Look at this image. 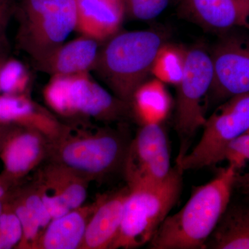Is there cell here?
Instances as JSON below:
<instances>
[{
  "label": "cell",
  "mask_w": 249,
  "mask_h": 249,
  "mask_svg": "<svg viewBox=\"0 0 249 249\" xmlns=\"http://www.w3.org/2000/svg\"><path fill=\"white\" fill-rule=\"evenodd\" d=\"M238 170L229 164L211 181L193 188L184 206L168 215L149 243L151 249H205L230 204Z\"/></svg>",
  "instance_id": "6da1fadb"
},
{
  "label": "cell",
  "mask_w": 249,
  "mask_h": 249,
  "mask_svg": "<svg viewBox=\"0 0 249 249\" xmlns=\"http://www.w3.org/2000/svg\"><path fill=\"white\" fill-rule=\"evenodd\" d=\"M79 124H67L63 133L50 142L47 160L89 181L123 172L132 139L127 127Z\"/></svg>",
  "instance_id": "7a4b0ae2"
},
{
  "label": "cell",
  "mask_w": 249,
  "mask_h": 249,
  "mask_svg": "<svg viewBox=\"0 0 249 249\" xmlns=\"http://www.w3.org/2000/svg\"><path fill=\"white\" fill-rule=\"evenodd\" d=\"M165 44L160 31H119L102 42L92 71L114 96L131 106L134 92L151 74Z\"/></svg>",
  "instance_id": "3957f363"
},
{
  "label": "cell",
  "mask_w": 249,
  "mask_h": 249,
  "mask_svg": "<svg viewBox=\"0 0 249 249\" xmlns=\"http://www.w3.org/2000/svg\"><path fill=\"white\" fill-rule=\"evenodd\" d=\"M183 173L175 164L160 182L128 186L120 229L109 249L139 248L150 243L179 199Z\"/></svg>",
  "instance_id": "277c9868"
},
{
  "label": "cell",
  "mask_w": 249,
  "mask_h": 249,
  "mask_svg": "<svg viewBox=\"0 0 249 249\" xmlns=\"http://www.w3.org/2000/svg\"><path fill=\"white\" fill-rule=\"evenodd\" d=\"M90 73L51 76L43 97L54 113L70 124L123 122L133 116L132 108L99 85Z\"/></svg>",
  "instance_id": "5b68a950"
},
{
  "label": "cell",
  "mask_w": 249,
  "mask_h": 249,
  "mask_svg": "<svg viewBox=\"0 0 249 249\" xmlns=\"http://www.w3.org/2000/svg\"><path fill=\"white\" fill-rule=\"evenodd\" d=\"M18 47L33 63L43 60L76 30V0H18Z\"/></svg>",
  "instance_id": "8992f818"
},
{
  "label": "cell",
  "mask_w": 249,
  "mask_h": 249,
  "mask_svg": "<svg viewBox=\"0 0 249 249\" xmlns=\"http://www.w3.org/2000/svg\"><path fill=\"white\" fill-rule=\"evenodd\" d=\"M213 81V65L210 54L203 47L186 49V66L177 85L175 128L179 142L176 161L189 151L193 137L203 127L205 101Z\"/></svg>",
  "instance_id": "52a82bcc"
},
{
  "label": "cell",
  "mask_w": 249,
  "mask_h": 249,
  "mask_svg": "<svg viewBox=\"0 0 249 249\" xmlns=\"http://www.w3.org/2000/svg\"><path fill=\"white\" fill-rule=\"evenodd\" d=\"M248 132L249 92L229 98L206 119L200 140L176 164L183 172L217 164L229 144Z\"/></svg>",
  "instance_id": "ba28073f"
},
{
  "label": "cell",
  "mask_w": 249,
  "mask_h": 249,
  "mask_svg": "<svg viewBox=\"0 0 249 249\" xmlns=\"http://www.w3.org/2000/svg\"><path fill=\"white\" fill-rule=\"evenodd\" d=\"M169 139L162 124H142L130 144L124 167L127 186L160 182L171 170Z\"/></svg>",
  "instance_id": "9c48e42d"
},
{
  "label": "cell",
  "mask_w": 249,
  "mask_h": 249,
  "mask_svg": "<svg viewBox=\"0 0 249 249\" xmlns=\"http://www.w3.org/2000/svg\"><path fill=\"white\" fill-rule=\"evenodd\" d=\"M213 81L206 103H219L249 92V45L236 38L224 37L210 53Z\"/></svg>",
  "instance_id": "30bf717a"
},
{
  "label": "cell",
  "mask_w": 249,
  "mask_h": 249,
  "mask_svg": "<svg viewBox=\"0 0 249 249\" xmlns=\"http://www.w3.org/2000/svg\"><path fill=\"white\" fill-rule=\"evenodd\" d=\"M49 140L33 129L18 127L5 142L0 158L3 163L1 175L16 185L48 159Z\"/></svg>",
  "instance_id": "8fae6325"
},
{
  "label": "cell",
  "mask_w": 249,
  "mask_h": 249,
  "mask_svg": "<svg viewBox=\"0 0 249 249\" xmlns=\"http://www.w3.org/2000/svg\"><path fill=\"white\" fill-rule=\"evenodd\" d=\"M0 123L37 131L50 142L58 139L67 127L27 94L0 95Z\"/></svg>",
  "instance_id": "7c38bea8"
},
{
  "label": "cell",
  "mask_w": 249,
  "mask_h": 249,
  "mask_svg": "<svg viewBox=\"0 0 249 249\" xmlns=\"http://www.w3.org/2000/svg\"><path fill=\"white\" fill-rule=\"evenodd\" d=\"M128 186L98 196L80 249H109L122 222Z\"/></svg>",
  "instance_id": "4fadbf2b"
},
{
  "label": "cell",
  "mask_w": 249,
  "mask_h": 249,
  "mask_svg": "<svg viewBox=\"0 0 249 249\" xmlns=\"http://www.w3.org/2000/svg\"><path fill=\"white\" fill-rule=\"evenodd\" d=\"M184 17L205 29L223 32L235 27H247V0H179Z\"/></svg>",
  "instance_id": "5bb4252c"
},
{
  "label": "cell",
  "mask_w": 249,
  "mask_h": 249,
  "mask_svg": "<svg viewBox=\"0 0 249 249\" xmlns=\"http://www.w3.org/2000/svg\"><path fill=\"white\" fill-rule=\"evenodd\" d=\"M102 42L81 35L65 42L47 58L34 62L37 71L51 76L90 73L96 65Z\"/></svg>",
  "instance_id": "9a60e30c"
},
{
  "label": "cell",
  "mask_w": 249,
  "mask_h": 249,
  "mask_svg": "<svg viewBox=\"0 0 249 249\" xmlns=\"http://www.w3.org/2000/svg\"><path fill=\"white\" fill-rule=\"evenodd\" d=\"M76 31L103 42L119 32L125 18L123 0H76Z\"/></svg>",
  "instance_id": "2e32d148"
},
{
  "label": "cell",
  "mask_w": 249,
  "mask_h": 249,
  "mask_svg": "<svg viewBox=\"0 0 249 249\" xmlns=\"http://www.w3.org/2000/svg\"><path fill=\"white\" fill-rule=\"evenodd\" d=\"M96 206L95 201L52 219L37 239L34 249H80Z\"/></svg>",
  "instance_id": "e0dca14e"
},
{
  "label": "cell",
  "mask_w": 249,
  "mask_h": 249,
  "mask_svg": "<svg viewBox=\"0 0 249 249\" xmlns=\"http://www.w3.org/2000/svg\"><path fill=\"white\" fill-rule=\"evenodd\" d=\"M171 107V97L165 83L155 78L139 87L131 103L132 114L141 125L162 124Z\"/></svg>",
  "instance_id": "ac0fdd59"
},
{
  "label": "cell",
  "mask_w": 249,
  "mask_h": 249,
  "mask_svg": "<svg viewBox=\"0 0 249 249\" xmlns=\"http://www.w3.org/2000/svg\"><path fill=\"white\" fill-rule=\"evenodd\" d=\"M206 249H249V206L229 205Z\"/></svg>",
  "instance_id": "d6986e66"
},
{
  "label": "cell",
  "mask_w": 249,
  "mask_h": 249,
  "mask_svg": "<svg viewBox=\"0 0 249 249\" xmlns=\"http://www.w3.org/2000/svg\"><path fill=\"white\" fill-rule=\"evenodd\" d=\"M36 181L61 196L71 210L83 206L88 196L89 181L53 162L41 168Z\"/></svg>",
  "instance_id": "ffe728a7"
},
{
  "label": "cell",
  "mask_w": 249,
  "mask_h": 249,
  "mask_svg": "<svg viewBox=\"0 0 249 249\" xmlns=\"http://www.w3.org/2000/svg\"><path fill=\"white\" fill-rule=\"evenodd\" d=\"M186 58V49L165 43L156 57L151 74L165 84L177 86L184 73Z\"/></svg>",
  "instance_id": "44dd1931"
},
{
  "label": "cell",
  "mask_w": 249,
  "mask_h": 249,
  "mask_svg": "<svg viewBox=\"0 0 249 249\" xmlns=\"http://www.w3.org/2000/svg\"><path fill=\"white\" fill-rule=\"evenodd\" d=\"M30 73L22 62L8 58L0 69V91L5 94H27Z\"/></svg>",
  "instance_id": "7402d4cb"
},
{
  "label": "cell",
  "mask_w": 249,
  "mask_h": 249,
  "mask_svg": "<svg viewBox=\"0 0 249 249\" xmlns=\"http://www.w3.org/2000/svg\"><path fill=\"white\" fill-rule=\"evenodd\" d=\"M22 238V225L7 199L0 215V249L17 248Z\"/></svg>",
  "instance_id": "603a6c76"
},
{
  "label": "cell",
  "mask_w": 249,
  "mask_h": 249,
  "mask_svg": "<svg viewBox=\"0 0 249 249\" xmlns=\"http://www.w3.org/2000/svg\"><path fill=\"white\" fill-rule=\"evenodd\" d=\"M125 17L147 21L158 17L168 7L169 0H123Z\"/></svg>",
  "instance_id": "cb8c5ba5"
},
{
  "label": "cell",
  "mask_w": 249,
  "mask_h": 249,
  "mask_svg": "<svg viewBox=\"0 0 249 249\" xmlns=\"http://www.w3.org/2000/svg\"><path fill=\"white\" fill-rule=\"evenodd\" d=\"M224 160L235 165L237 170L249 160V132L231 142L226 150Z\"/></svg>",
  "instance_id": "d4e9b609"
},
{
  "label": "cell",
  "mask_w": 249,
  "mask_h": 249,
  "mask_svg": "<svg viewBox=\"0 0 249 249\" xmlns=\"http://www.w3.org/2000/svg\"><path fill=\"white\" fill-rule=\"evenodd\" d=\"M34 183L52 219L62 217L71 211L61 196L51 191L38 181H36Z\"/></svg>",
  "instance_id": "484cf974"
},
{
  "label": "cell",
  "mask_w": 249,
  "mask_h": 249,
  "mask_svg": "<svg viewBox=\"0 0 249 249\" xmlns=\"http://www.w3.org/2000/svg\"><path fill=\"white\" fill-rule=\"evenodd\" d=\"M16 0H0V43L7 38L6 31L14 16Z\"/></svg>",
  "instance_id": "4316f807"
},
{
  "label": "cell",
  "mask_w": 249,
  "mask_h": 249,
  "mask_svg": "<svg viewBox=\"0 0 249 249\" xmlns=\"http://www.w3.org/2000/svg\"><path fill=\"white\" fill-rule=\"evenodd\" d=\"M234 189L249 199V173L240 174L237 172L234 181Z\"/></svg>",
  "instance_id": "83f0119b"
},
{
  "label": "cell",
  "mask_w": 249,
  "mask_h": 249,
  "mask_svg": "<svg viewBox=\"0 0 249 249\" xmlns=\"http://www.w3.org/2000/svg\"><path fill=\"white\" fill-rule=\"evenodd\" d=\"M18 186L0 174V199H9Z\"/></svg>",
  "instance_id": "f1b7e54d"
},
{
  "label": "cell",
  "mask_w": 249,
  "mask_h": 249,
  "mask_svg": "<svg viewBox=\"0 0 249 249\" xmlns=\"http://www.w3.org/2000/svg\"><path fill=\"white\" fill-rule=\"evenodd\" d=\"M18 125L14 124H1L0 123V151L3 145L11 134L17 129Z\"/></svg>",
  "instance_id": "f546056e"
},
{
  "label": "cell",
  "mask_w": 249,
  "mask_h": 249,
  "mask_svg": "<svg viewBox=\"0 0 249 249\" xmlns=\"http://www.w3.org/2000/svg\"><path fill=\"white\" fill-rule=\"evenodd\" d=\"M9 54L10 44L8 38H6L0 43V69L6 59L9 58Z\"/></svg>",
  "instance_id": "4dcf8cb0"
},
{
  "label": "cell",
  "mask_w": 249,
  "mask_h": 249,
  "mask_svg": "<svg viewBox=\"0 0 249 249\" xmlns=\"http://www.w3.org/2000/svg\"><path fill=\"white\" fill-rule=\"evenodd\" d=\"M6 200H7V199H0V215H1L3 210H4V204Z\"/></svg>",
  "instance_id": "1f68e13d"
},
{
  "label": "cell",
  "mask_w": 249,
  "mask_h": 249,
  "mask_svg": "<svg viewBox=\"0 0 249 249\" xmlns=\"http://www.w3.org/2000/svg\"><path fill=\"white\" fill-rule=\"evenodd\" d=\"M247 6H248V18H247V20H248V19L249 18V0H247Z\"/></svg>",
  "instance_id": "d6a6232c"
}]
</instances>
